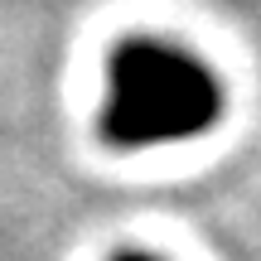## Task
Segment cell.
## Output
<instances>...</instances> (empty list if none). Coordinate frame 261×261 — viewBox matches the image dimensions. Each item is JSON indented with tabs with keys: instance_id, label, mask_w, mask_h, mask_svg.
Segmentation results:
<instances>
[{
	"instance_id": "6da1fadb",
	"label": "cell",
	"mask_w": 261,
	"mask_h": 261,
	"mask_svg": "<svg viewBox=\"0 0 261 261\" xmlns=\"http://www.w3.org/2000/svg\"><path fill=\"white\" fill-rule=\"evenodd\" d=\"M227 92L218 73L184 44L130 34L107 58L102 140L112 150H155L198 140L223 121Z\"/></svg>"
},
{
	"instance_id": "7a4b0ae2",
	"label": "cell",
	"mask_w": 261,
	"mask_h": 261,
	"mask_svg": "<svg viewBox=\"0 0 261 261\" xmlns=\"http://www.w3.org/2000/svg\"><path fill=\"white\" fill-rule=\"evenodd\" d=\"M112 261H160V256H150V252H116Z\"/></svg>"
}]
</instances>
